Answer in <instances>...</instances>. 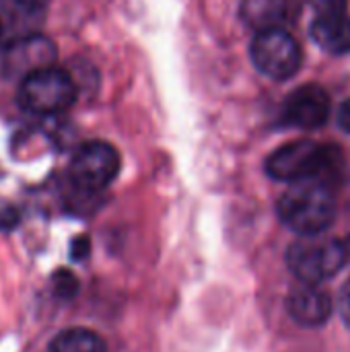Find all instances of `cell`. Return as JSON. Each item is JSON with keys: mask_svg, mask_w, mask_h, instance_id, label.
<instances>
[{"mask_svg": "<svg viewBox=\"0 0 350 352\" xmlns=\"http://www.w3.org/2000/svg\"><path fill=\"white\" fill-rule=\"evenodd\" d=\"M54 60H56V45L52 43V39L39 33H31V35L14 37L6 45L2 68L8 76L21 80L31 72L54 66Z\"/></svg>", "mask_w": 350, "mask_h": 352, "instance_id": "obj_8", "label": "cell"}, {"mask_svg": "<svg viewBox=\"0 0 350 352\" xmlns=\"http://www.w3.org/2000/svg\"><path fill=\"white\" fill-rule=\"evenodd\" d=\"M120 171V155L105 140L85 142L70 159L68 175L76 190L95 194L105 190Z\"/></svg>", "mask_w": 350, "mask_h": 352, "instance_id": "obj_6", "label": "cell"}, {"mask_svg": "<svg viewBox=\"0 0 350 352\" xmlns=\"http://www.w3.org/2000/svg\"><path fill=\"white\" fill-rule=\"evenodd\" d=\"M316 14H340L347 12L349 0H311Z\"/></svg>", "mask_w": 350, "mask_h": 352, "instance_id": "obj_15", "label": "cell"}, {"mask_svg": "<svg viewBox=\"0 0 350 352\" xmlns=\"http://www.w3.org/2000/svg\"><path fill=\"white\" fill-rule=\"evenodd\" d=\"M342 165V155L334 144H318L314 140L301 138L276 148L264 163L268 177L276 182H301L309 177L326 179L336 186L338 171Z\"/></svg>", "mask_w": 350, "mask_h": 352, "instance_id": "obj_2", "label": "cell"}, {"mask_svg": "<svg viewBox=\"0 0 350 352\" xmlns=\"http://www.w3.org/2000/svg\"><path fill=\"white\" fill-rule=\"evenodd\" d=\"M2 33H4V21L0 19V41H2Z\"/></svg>", "mask_w": 350, "mask_h": 352, "instance_id": "obj_20", "label": "cell"}, {"mask_svg": "<svg viewBox=\"0 0 350 352\" xmlns=\"http://www.w3.org/2000/svg\"><path fill=\"white\" fill-rule=\"evenodd\" d=\"M349 262L344 245L336 239L305 237L289 245L287 264L303 285H318L336 276Z\"/></svg>", "mask_w": 350, "mask_h": 352, "instance_id": "obj_4", "label": "cell"}, {"mask_svg": "<svg viewBox=\"0 0 350 352\" xmlns=\"http://www.w3.org/2000/svg\"><path fill=\"white\" fill-rule=\"evenodd\" d=\"M311 39L328 54L340 56L350 52V16L340 14H316L311 27Z\"/></svg>", "mask_w": 350, "mask_h": 352, "instance_id": "obj_11", "label": "cell"}, {"mask_svg": "<svg viewBox=\"0 0 350 352\" xmlns=\"http://www.w3.org/2000/svg\"><path fill=\"white\" fill-rule=\"evenodd\" d=\"M78 95V85L68 70L47 66L21 78L19 103L35 116H56L66 111Z\"/></svg>", "mask_w": 350, "mask_h": 352, "instance_id": "obj_3", "label": "cell"}, {"mask_svg": "<svg viewBox=\"0 0 350 352\" xmlns=\"http://www.w3.org/2000/svg\"><path fill=\"white\" fill-rule=\"evenodd\" d=\"M89 250H91V241L89 237H76L70 252H72V258L74 260H85L89 256Z\"/></svg>", "mask_w": 350, "mask_h": 352, "instance_id": "obj_17", "label": "cell"}, {"mask_svg": "<svg viewBox=\"0 0 350 352\" xmlns=\"http://www.w3.org/2000/svg\"><path fill=\"white\" fill-rule=\"evenodd\" d=\"M19 223H21V214L17 206H12L6 200H0V233L12 231Z\"/></svg>", "mask_w": 350, "mask_h": 352, "instance_id": "obj_14", "label": "cell"}, {"mask_svg": "<svg viewBox=\"0 0 350 352\" xmlns=\"http://www.w3.org/2000/svg\"><path fill=\"white\" fill-rule=\"evenodd\" d=\"M342 245H344L347 258H349V260H350V235H349V237H347V239H344V241H342Z\"/></svg>", "mask_w": 350, "mask_h": 352, "instance_id": "obj_19", "label": "cell"}, {"mask_svg": "<svg viewBox=\"0 0 350 352\" xmlns=\"http://www.w3.org/2000/svg\"><path fill=\"white\" fill-rule=\"evenodd\" d=\"M52 287L60 299H72L78 293V280L68 270H58L52 278Z\"/></svg>", "mask_w": 350, "mask_h": 352, "instance_id": "obj_13", "label": "cell"}, {"mask_svg": "<svg viewBox=\"0 0 350 352\" xmlns=\"http://www.w3.org/2000/svg\"><path fill=\"white\" fill-rule=\"evenodd\" d=\"M278 219L303 237L322 235L336 219L334 186L320 177H309L291 184L278 198Z\"/></svg>", "mask_w": 350, "mask_h": 352, "instance_id": "obj_1", "label": "cell"}, {"mask_svg": "<svg viewBox=\"0 0 350 352\" xmlns=\"http://www.w3.org/2000/svg\"><path fill=\"white\" fill-rule=\"evenodd\" d=\"M250 56L256 70L272 80H287L295 76L303 62L301 45L281 27L258 31L250 45Z\"/></svg>", "mask_w": 350, "mask_h": 352, "instance_id": "obj_5", "label": "cell"}, {"mask_svg": "<svg viewBox=\"0 0 350 352\" xmlns=\"http://www.w3.org/2000/svg\"><path fill=\"white\" fill-rule=\"evenodd\" d=\"M289 316L305 328L324 326L332 316V301L328 293L316 289V285H301L293 289L287 297Z\"/></svg>", "mask_w": 350, "mask_h": 352, "instance_id": "obj_9", "label": "cell"}, {"mask_svg": "<svg viewBox=\"0 0 350 352\" xmlns=\"http://www.w3.org/2000/svg\"><path fill=\"white\" fill-rule=\"evenodd\" d=\"M299 12L297 0H243L241 19L248 27L256 31L264 29H285Z\"/></svg>", "mask_w": 350, "mask_h": 352, "instance_id": "obj_10", "label": "cell"}, {"mask_svg": "<svg viewBox=\"0 0 350 352\" xmlns=\"http://www.w3.org/2000/svg\"><path fill=\"white\" fill-rule=\"evenodd\" d=\"M330 118V97L320 85H303L295 89L283 103L278 113L281 128L314 132Z\"/></svg>", "mask_w": 350, "mask_h": 352, "instance_id": "obj_7", "label": "cell"}, {"mask_svg": "<svg viewBox=\"0 0 350 352\" xmlns=\"http://www.w3.org/2000/svg\"><path fill=\"white\" fill-rule=\"evenodd\" d=\"M47 352H107V346L99 334L87 328H70L60 332Z\"/></svg>", "mask_w": 350, "mask_h": 352, "instance_id": "obj_12", "label": "cell"}, {"mask_svg": "<svg viewBox=\"0 0 350 352\" xmlns=\"http://www.w3.org/2000/svg\"><path fill=\"white\" fill-rule=\"evenodd\" d=\"M336 124L342 132L350 134V99H347L340 107H338V116H336Z\"/></svg>", "mask_w": 350, "mask_h": 352, "instance_id": "obj_18", "label": "cell"}, {"mask_svg": "<svg viewBox=\"0 0 350 352\" xmlns=\"http://www.w3.org/2000/svg\"><path fill=\"white\" fill-rule=\"evenodd\" d=\"M338 305H340V316L344 320V324L350 328V278L344 283L340 297H338Z\"/></svg>", "mask_w": 350, "mask_h": 352, "instance_id": "obj_16", "label": "cell"}]
</instances>
